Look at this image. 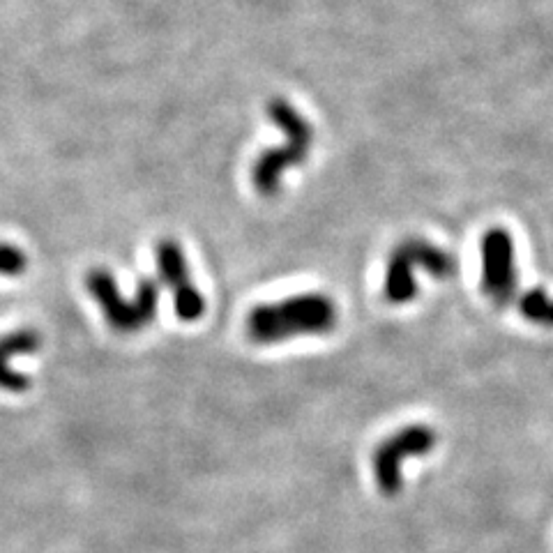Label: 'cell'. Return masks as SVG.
Here are the masks:
<instances>
[{
	"instance_id": "1",
	"label": "cell",
	"mask_w": 553,
	"mask_h": 553,
	"mask_svg": "<svg viewBox=\"0 0 553 553\" xmlns=\"http://www.w3.org/2000/svg\"><path fill=\"white\" fill-rule=\"evenodd\" d=\"M337 305L325 293H300L254 307L247 316V335L256 344H282L295 337L328 335L337 325Z\"/></svg>"
},
{
	"instance_id": "2",
	"label": "cell",
	"mask_w": 553,
	"mask_h": 553,
	"mask_svg": "<svg viewBox=\"0 0 553 553\" xmlns=\"http://www.w3.org/2000/svg\"><path fill=\"white\" fill-rule=\"evenodd\" d=\"M86 289L100 305L106 323L120 335H136L155 321L159 289L153 279H143L132 298H125L111 272L95 268L86 275Z\"/></svg>"
},
{
	"instance_id": "3",
	"label": "cell",
	"mask_w": 553,
	"mask_h": 553,
	"mask_svg": "<svg viewBox=\"0 0 553 553\" xmlns=\"http://www.w3.org/2000/svg\"><path fill=\"white\" fill-rule=\"evenodd\" d=\"M415 268L429 272L434 279H450L457 272V261L445 249L424 238H408L395 247L385 268L383 295L392 305H406L418 295Z\"/></svg>"
},
{
	"instance_id": "4",
	"label": "cell",
	"mask_w": 553,
	"mask_h": 553,
	"mask_svg": "<svg viewBox=\"0 0 553 553\" xmlns=\"http://www.w3.org/2000/svg\"><path fill=\"white\" fill-rule=\"evenodd\" d=\"M436 448V431L427 424H411L385 438L374 452V475L383 494H397L401 489V466L406 459L422 457Z\"/></svg>"
},
{
	"instance_id": "5",
	"label": "cell",
	"mask_w": 553,
	"mask_h": 553,
	"mask_svg": "<svg viewBox=\"0 0 553 553\" xmlns=\"http://www.w3.org/2000/svg\"><path fill=\"white\" fill-rule=\"evenodd\" d=\"M482 289L498 307L517 300L519 272L514 245L510 233L503 229H491L482 238Z\"/></svg>"
},
{
	"instance_id": "6",
	"label": "cell",
	"mask_w": 553,
	"mask_h": 553,
	"mask_svg": "<svg viewBox=\"0 0 553 553\" xmlns=\"http://www.w3.org/2000/svg\"><path fill=\"white\" fill-rule=\"evenodd\" d=\"M157 272L173 293V305L180 321L194 323L206 314V298L196 289L189 275L187 256L176 240H162L157 245Z\"/></svg>"
},
{
	"instance_id": "7",
	"label": "cell",
	"mask_w": 553,
	"mask_h": 553,
	"mask_svg": "<svg viewBox=\"0 0 553 553\" xmlns=\"http://www.w3.org/2000/svg\"><path fill=\"white\" fill-rule=\"evenodd\" d=\"M40 346L42 337L33 328L12 330L5 337H0V390L14 392V395L30 390V378L21 374L19 369H14L12 362L33 355L35 351H40Z\"/></svg>"
},
{
	"instance_id": "8",
	"label": "cell",
	"mask_w": 553,
	"mask_h": 553,
	"mask_svg": "<svg viewBox=\"0 0 553 553\" xmlns=\"http://www.w3.org/2000/svg\"><path fill=\"white\" fill-rule=\"evenodd\" d=\"M519 312L530 323L542 325V328H553V298L544 289H530L524 295H519Z\"/></svg>"
},
{
	"instance_id": "9",
	"label": "cell",
	"mask_w": 553,
	"mask_h": 553,
	"mask_svg": "<svg viewBox=\"0 0 553 553\" xmlns=\"http://www.w3.org/2000/svg\"><path fill=\"white\" fill-rule=\"evenodd\" d=\"M28 268V256L21 247L10 245V242H0V275L3 277H19Z\"/></svg>"
}]
</instances>
